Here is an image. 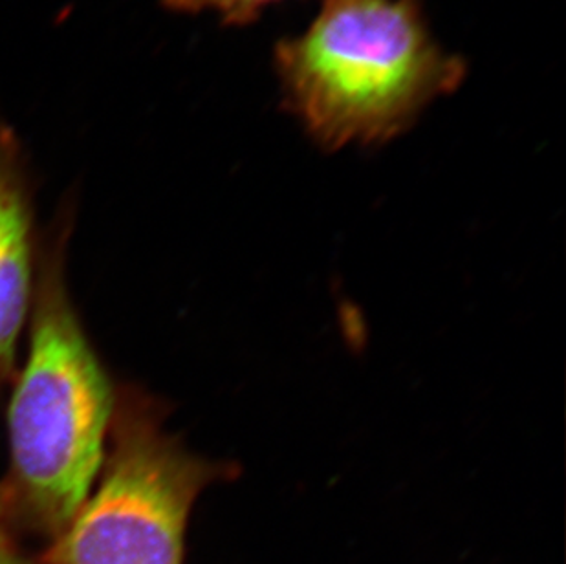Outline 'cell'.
<instances>
[{
  "label": "cell",
  "instance_id": "obj_1",
  "mask_svg": "<svg viewBox=\"0 0 566 564\" xmlns=\"http://www.w3.org/2000/svg\"><path fill=\"white\" fill-rule=\"evenodd\" d=\"M72 209L38 253L27 367L8 410L10 471L0 482L21 535L60 537L91 495L105 460L116 390L92 348L66 284Z\"/></svg>",
  "mask_w": 566,
  "mask_h": 564
},
{
  "label": "cell",
  "instance_id": "obj_2",
  "mask_svg": "<svg viewBox=\"0 0 566 564\" xmlns=\"http://www.w3.org/2000/svg\"><path fill=\"white\" fill-rule=\"evenodd\" d=\"M273 70L281 108L326 153L400 138L468 77L423 0H323L305 32L275 43Z\"/></svg>",
  "mask_w": 566,
  "mask_h": 564
},
{
  "label": "cell",
  "instance_id": "obj_3",
  "mask_svg": "<svg viewBox=\"0 0 566 564\" xmlns=\"http://www.w3.org/2000/svg\"><path fill=\"white\" fill-rule=\"evenodd\" d=\"M155 399L133 387L116 393L111 449L102 479L41 564H184L189 515L230 466L192 455L164 431Z\"/></svg>",
  "mask_w": 566,
  "mask_h": 564
},
{
  "label": "cell",
  "instance_id": "obj_4",
  "mask_svg": "<svg viewBox=\"0 0 566 564\" xmlns=\"http://www.w3.org/2000/svg\"><path fill=\"white\" fill-rule=\"evenodd\" d=\"M33 180L15 128L0 116V387L10 379L33 292Z\"/></svg>",
  "mask_w": 566,
  "mask_h": 564
},
{
  "label": "cell",
  "instance_id": "obj_5",
  "mask_svg": "<svg viewBox=\"0 0 566 564\" xmlns=\"http://www.w3.org/2000/svg\"><path fill=\"white\" fill-rule=\"evenodd\" d=\"M161 8L180 15L214 11L224 27L247 28L261 21L264 11L284 0H160Z\"/></svg>",
  "mask_w": 566,
  "mask_h": 564
},
{
  "label": "cell",
  "instance_id": "obj_6",
  "mask_svg": "<svg viewBox=\"0 0 566 564\" xmlns=\"http://www.w3.org/2000/svg\"><path fill=\"white\" fill-rule=\"evenodd\" d=\"M21 537L0 493V564H41L38 555H30L22 549Z\"/></svg>",
  "mask_w": 566,
  "mask_h": 564
}]
</instances>
